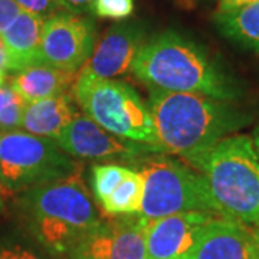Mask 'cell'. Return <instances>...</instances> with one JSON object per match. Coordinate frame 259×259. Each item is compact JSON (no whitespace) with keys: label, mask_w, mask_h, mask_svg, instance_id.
Masks as SVG:
<instances>
[{"label":"cell","mask_w":259,"mask_h":259,"mask_svg":"<svg viewBox=\"0 0 259 259\" xmlns=\"http://www.w3.org/2000/svg\"><path fill=\"white\" fill-rule=\"evenodd\" d=\"M22 9L15 0H0V35L18 18Z\"/></svg>","instance_id":"cell-24"},{"label":"cell","mask_w":259,"mask_h":259,"mask_svg":"<svg viewBox=\"0 0 259 259\" xmlns=\"http://www.w3.org/2000/svg\"><path fill=\"white\" fill-rule=\"evenodd\" d=\"M255 0H219L218 3V10L216 13H228V12H233V10L243 8L246 5H249Z\"/></svg>","instance_id":"cell-26"},{"label":"cell","mask_w":259,"mask_h":259,"mask_svg":"<svg viewBox=\"0 0 259 259\" xmlns=\"http://www.w3.org/2000/svg\"><path fill=\"white\" fill-rule=\"evenodd\" d=\"M252 143H253V147H255V151H256L259 158V121L255 130H253V134H252Z\"/></svg>","instance_id":"cell-29"},{"label":"cell","mask_w":259,"mask_h":259,"mask_svg":"<svg viewBox=\"0 0 259 259\" xmlns=\"http://www.w3.org/2000/svg\"><path fill=\"white\" fill-rule=\"evenodd\" d=\"M0 259H56L20 225L0 231Z\"/></svg>","instance_id":"cell-19"},{"label":"cell","mask_w":259,"mask_h":259,"mask_svg":"<svg viewBox=\"0 0 259 259\" xmlns=\"http://www.w3.org/2000/svg\"><path fill=\"white\" fill-rule=\"evenodd\" d=\"M55 141L68 156L82 160L134 163L161 153L157 147L121 139L81 114L59 133Z\"/></svg>","instance_id":"cell-10"},{"label":"cell","mask_w":259,"mask_h":259,"mask_svg":"<svg viewBox=\"0 0 259 259\" xmlns=\"http://www.w3.org/2000/svg\"><path fill=\"white\" fill-rule=\"evenodd\" d=\"M72 90L78 107L95 124L121 139L158 148L148 104L130 83L76 74Z\"/></svg>","instance_id":"cell-5"},{"label":"cell","mask_w":259,"mask_h":259,"mask_svg":"<svg viewBox=\"0 0 259 259\" xmlns=\"http://www.w3.org/2000/svg\"><path fill=\"white\" fill-rule=\"evenodd\" d=\"M76 74H68L55 66L40 62L8 75V83L26 105L68 93L74 87Z\"/></svg>","instance_id":"cell-16"},{"label":"cell","mask_w":259,"mask_h":259,"mask_svg":"<svg viewBox=\"0 0 259 259\" xmlns=\"http://www.w3.org/2000/svg\"><path fill=\"white\" fill-rule=\"evenodd\" d=\"M23 12L47 19L65 10L61 0H15Z\"/></svg>","instance_id":"cell-23"},{"label":"cell","mask_w":259,"mask_h":259,"mask_svg":"<svg viewBox=\"0 0 259 259\" xmlns=\"http://www.w3.org/2000/svg\"><path fill=\"white\" fill-rule=\"evenodd\" d=\"M45 19L20 12L0 37L9 56V72H18L30 65L40 64V44Z\"/></svg>","instance_id":"cell-14"},{"label":"cell","mask_w":259,"mask_h":259,"mask_svg":"<svg viewBox=\"0 0 259 259\" xmlns=\"http://www.w3.org/2000/svg\"><path fill=\"white\" fill-rule=\"evenodd\" d=\"M128 167L110 163V164H95L91 170V185L93 194L97 204L104 202L120 185L121 180L128 173Z\"/></svg>","instance_id":"cell-20"},{"label":"cell","mask_w":259,"mask_h":259,"mask_svg":"<svg viewBox=\"0 0 259 259\" xmlns=\"http://www.w3.org/2000/svg\"><path fill=\"white\" fill-rule=\"evenodd\" d=\"M82 168L56 141L22 130L0 133V183L12 194Z\"/></svg>","instance_id":"cell-7"},{"label":"cell","mask_w":259,"mask_h":259,"mask_svg":"<svg viewBox=\"0 0 259 259\" xmlns=\"http://www.w3.org/2000/svg\"><path fill=\"white\" fill-rule=\"evenodd\" d=\"M158 154H150L137 161L144 180L139 214L147 221L183 212H207L218 216L200 173Z\"/></svg>","instance_id":"cell-6"},{"label":"cell","mask_w":259,"mask_h":259,"mask_svg":"<svg viewBox=\"0 0 259 259\" xmlns=\"http://www.w3.org/2000/svg\"><path fill=\"white\" fill-rule=\"evenodd\" d=\"M95 47V23L93 19L68 10L45 19L40 59L68 74L78 71L91 56Z\"/></svg>","instance_id":"cell-9"},{"label":"cell","mask_w":259,"mask_h":259,"mask_svg":"<svg viewBox=\"0 0 259 259\" xmlns=\"http://www.w3.org/2000/svg\"><path fill=\"white\" fill-rule=\"evenodd\" d=\"M90 12L97 18L122 22L133 15L134 0H94Z\"/></svg>","instance_id":"cell-22"},{"label":"cell","mask_w":259,"mask_h":259,"mask_svg":"<svg viewBox=\"0 0 259 259\" xmlns=\"http://www.w3.org/2000/svg\"><path fill=\"white\" fill-rule=\"evenodd\" d=\"M250 238H252V248H253V259H259V225L249 226Z\"/></svg>","instance_id":"cell-27"},{"label":"cell","mask_w":259,"mask_h":259,"mask_svg":"<svg viewBox=\"0 0 259 259\" xmlns=\"http://www.w3.org/2000/svg\"><path fill=\"white\" fill-rule=\"evenodd\" d=\"M0 69H3L9 74V56L6 52V48L3 45L2 37H0Z\"/></svg>","instance_id":"cell-28"},{"label":"cell","mask_w":259,"mask_h":259,"mask_svg":"<svg viewBox=\"0 0 259 259\" xmlns=\"http://www.w3.org/2000/svg\"><path fill=\"white\" fill-rule=\"evenodd\" d=\"M131 72L148 90L200 94L232 102L242 95L236 78L226 68L202 45L175 30L146 40Z\"/></svg>","instance_id":"cell-1"},{"label":"cell","mask_w":259,"mask_h":259,"mask_svg":"<svg viewBox=\"0 0 259 259\" xmlns=\"http://www.w3.org/2000/svg\"><path fill=\"white\" fill-rule=\"evenodd\" d=\"M3 209H5V199L0 197V216H2V213H3Z\"/></svg>","instance_id":"cell-32"},{"label":"cell","mask_w":259,"mask_h":259,"mask_svg":"<svg viewBox=\"0 0 259 259\" xmlns=\"http://www.w3.org/2000/svg\"><path fill=\"white\" fill-rule=\"evenodd\" d=\"M192 166L203 177L219 218L259 225V158L252 139L229 136Z\"/></svg>","instance_id":"cell-4"},{"label":"cell","mask_w":259,"mask_h":259,"mask_svg":"<svg viewBox=\"0 0 259 259\" xmlns=\"http://www.w3.org/2000/svg\"><path fill=\"white\" fill-rule=\"evenodd\" d=\"M146 42V28L137 20H122L105 30L78 75L95 79H114L131 71Z\"/></svg>","instance_id":"cell-11"},{"label":"cell","mask_w":259,"mask_h":259,"mask_svg":"<svg viewBox=\"0 0 259 259\" xmlns=\"http://www.w3.org/2000/svg\"><path fill=\"white\" fill-rule=\"evenodd\" d=\"M219 33L238 47L259 52V0L228 13H214Z\"/></svg>","instance_id":"cell-17"},{"label":"cell","mask_w":259,"mask_h":259,"mask_svg":"<svg viewBox=\"0 0 259 259\" xmlns=\"http://www.w3.org/2000/svg\"><path fill=\"white\" fill-rule=\"evenodd\" d=\"M8 194H12V193L8 192V190L2 186V183H0V197H2V199H6V196H8Z\"/></svg>","instance_id":"cell-31"},{"label":"cell","mask_w":259,"mask_h":259,"mask_svg":"<svg viewBox=\"0 0 259 259\" xmlns=\"http://www.w3.org/2000/svg\"><path fill=\"white\" fill-rule=\"evenodd\" d=\"M185 259H253L249 226L213 218Z\"/></svg>","instance_id":"cell-13"},{"label":"cell","mask_w":259,"mask_h":259,"mask_svg":"<svg viewBox=\"0 0 259 259\" xmlns=\"http://www.w3.org/2000/svg\"><path fill=\"white\" fill-rule=\"evenodd\" d=\"M18 194L15 206L20 226L56 259H65L75 243L102 219L85 185L82 168Z\"/></svg>","instance_id":"cell-3"},{"label":"cell","mask_w":259,"mask_h":259,"mask_svg":"<svg viewBox=\"0 0 259 259\" xmlns=\"http://www.w3.org/2000/svg\"><path fill=\"white\" fill-rule=\"evenodd\" d=\"M213 218L218 216L207 212H183L148 221L146 259H185Z\"/></svg>","instance_id":"cell-12"},{"label":"cell","mask_w":259,"mask_h":259,"mask_svg":"<svg viewBox=\"0 0 259 259\" xmlns=\"http://www.w3.org/2000/svg\"><path fill=\"white\" fill-rule=\"evenodd\" d=\"M26 104L8 82L0 87V133L20 130Z\"/></svg>","instance_id":"cell-21"},{"label":"cell","mask_w":259,"mask_h":259,"mask_svg":"<svg viewBox=\"0 0 259 259\" xmlns=\"http://www.w3.org/2000/svg\"><path fill=\"white\" fill-rule=\"evenodd\" d=\"M144 193V180L139 170H131L121 183L104 202L98 204L100 210L107 216L136 214L140 213Z\"/></svg>","instance_id":"cell-18"},{"label":"cell","mask_w":259,"mask_h":259,"mask_svg":"<svg viewBox=\"0 0 259 259\" xmlns=\"http://www.w3.org/2000/svg\"><path fill=\"white\" fill-rule=\"evenodd\" d=\"M147 104L161 153L190 164L252 120L232 101L200 94L148 90Z\"/></svg>","instance_id":"cell-2"},{"label":"cell","mask_w":259,"mask_h":259,"mask_svg":"<svg viewBox=\"0 0 259 259\" xmlns=\"http://www.w3.org/2000/svg\"><path fill=\"white\" fill-rule=\"evenodd\" d=\"M147 223L139 213L101 219L75 243L65 259H146Z\"/></svg>","instance_id":"cell-8"},{"label":"cell","mask_w":259,"mask_h":259,"mask_svg":"<svg viewBox=\"0 0 259 259\" xmlns=\"http://www.w3.org/2000/svg\"><path fill=\"white\" fill-rule=\"evenodd\" d=\"M79 115L72 94L64 93L25 107L20 130L55 141L59 133Z\"/></svg>","instance_id":"cell-15"},{"label":"cell","mask_w":259,"mask_h":259,"mask_svg":"<svg viewBox=\"0 0 259 259\" xmlns=\"http://www.w3.org/2000/svg\"><path fill=\"white\" fill-rule=\"evenodd\" d=\"M8 72L6 71H3V69H0V87L2 85H5V83L8 82Z\"/></svg>","instance_id":"cell-30"},{"label":"cell","mask_w":259,"mask_h":259,"mask_svg":"<svg viewBox=\"0 0 259 259\" xmlns=\"http://www.w3.org/2000/svg\"><path fill=\"white\" fill-rule=\"evenodd\" d=\"M61 2L64 5L65 10L72 12V13H79V15L90 12L94 3V0H61Z\"/></svg>","instance_id":"cell-25"}]
</instances>
